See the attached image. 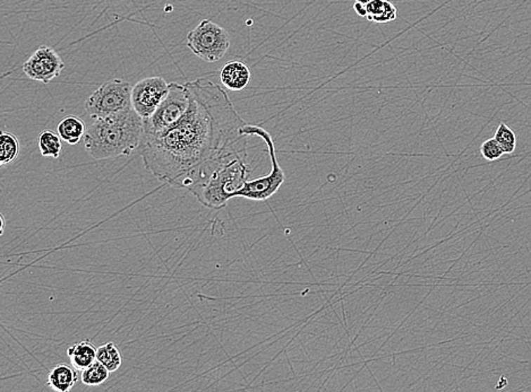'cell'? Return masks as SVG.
Wrapping results in <instances>:
<instances>
[{
  "mask_svg": "<svg viewBox=\"0 0 531 392\" xmlns=\"http://www.w3.org/2000/svg\"><path fill=\"white\" fill-rule=\"evenodd\" d=\"M247 137L228 146L207 160L187 182L185 190L207 208L220 210L249 181Z\"/></svg>",
  "mask_w": 531,
  "mask_h": 392,
  "instance_id": "2",
  "label": "cell"
},
{
  "mask_svg": "<svg viewBox=\"0 0 531 392\" xmlns=\"http://www.w3.org/2000/svg\"><path fill=\"white\" fill-rule=\"evenodd\" d=\"M62 140L60 136L53 130L42 131L39 136V149L41 151L42 156L58 158L62 153Z\"/></svg>",
  "mask_w": 531,
  "mask_h": 392,
  "instance_id": "16",
  "label": "cell"
},
{
  "mask_svg": "<svg viewBox=\"0 0 531 392\" xmlns=\"http://www.w3.org/2000/svg\"><path fill=\"white\" fill-rule=\"evenodd\" d=\"M190 92L187 84H169V92L155 114L144 119V136H155L171 128L190 108Z\"/></svg>",
  "mask_w": 531,
  "mask_h": 392,
  "instance_id": "5",
  "label": "cell"
},
{
  "mask_svg": "<svg viewBox=\"0 0 531 392\" xmlns=\"http://www.w3.org/2000/svg\"><path fill=\"white\" fill-rule=\"evenodd\" d=\"M169 92V84L160 76L140 79L131 88V107L143 119L155 114Z\"/></svg>",
  "mask_w": 531,
  "mask_h": 392,
  "instance_id": "8",
  "label": "cell"
},
{
  "mask_svg": "<svg viewBox=\"0 0 531 392\" xmlns=\"http://www.w3.org/2000/svg\"><path fill=\"white\" fill-rule=\"evenodd\" d=\"M77 370L72 364H57L48 374L47 386L53 391L68 392L79 381Z\"/></svg>",
  "mask_w": 531,
  "mask_h": 392,
  "instance_id": "11",
  "label": "cell"
},
{
  "mask_svg": "<svg viewBox=\"0 0 531 392\" xmlns=\"http://www.w3.org/2000/svg\"><path fill=\"white\" fill-rule=\"evenodd\" d=\"M20 154V142L18 137L3 131L0 135V164L5 165L13 162Z\"/></svg>",
  "mask_w": 531,
  "mask_h": 392,
  "instance_id": "18",
  "label": "cell"
},
{
  "mask_svg": "<svg viewBox=\"0 0 531 392\" xmlns=\"http://www.w3.org/2000/svg\"><path fill=\"white\" fill-rule=\"evenodd\" d=\"M251 69L242 61H230L222 67L220 81L228 90L238 92L247 88L251 81Z\"/></svg>",
  "mask_w": 531,
  "mask_h": 392,
  "instance_id": "10",
  "label": "cell"
},
{
  "mask_svg": "<svg viewBox=\"0 0 531 392\" xmlns=\"http://www.w3.org/2000/svg\"><path fill=\"white\" fill-rule=\"evenodd\" d=\"M367 18L373 23H390L397 20V7L388 0H372L366 5Z\"/></svg>",
  "mask_w": 531,
  "mask_h": 392,
  "instance_id": "14",
  "label": "cell"
},
{
  "mask_svg": "<svg viewBox=\"0 0 531 392\" xmlns=\"http://www.w3.org/2000/svg\"><path fill=\"white\" fill-rule=\"evenodd\" d=\"M353 9H355V12H356L359 16H362V18H366V16H367V11H366L365 4L357 3V1H355V4H353Z\"/></svg>",
  "mask_w": 531,
  "mask_h": 392,
  "instance_id": "21",
  "label": "cell"
},
{
  "mask_svg": "<svg viewBox=\"0 0 531 392\" xmlns=\"http://www.w3.org/2000/svg\"><path fill=\"white\" fill-rule=\"evenodd\" d=\"M97 360L101 362L111 373L118 371L123 362L118 346L111 342L98 347Z\"/></svg>",
  "mask_w": 531,
  "mask_h": 392,
  "instance_id": "15",
  "label": "cell"
},
{
  "mask_svg": "<svg viewBox=\"0 0 531 392\" xmlns=\"http://www.w3.org/2000/svg\"><path fill=\"white\" fill-rule=\"evenodd\" d=\"M494 138L499 142V146L502 147L504 154H512L516 146H517V138L512 129L509 128L508 126L501 122L499 128L497 129Z\"/></svg>",
  "mask_w": 531,
  "mask_h": 392,
  "instance_id": "19",
  "label": "cell"
},
{
  "mask_svg": "<svg viewBox=\"0 0 531 392\" xmlns=\"http://www.w3.org/2000/svg\"><path fill=\"white\" fill-rule=\"evenodd\" d=\"M187 47L206 62H216L230 48V36L223 27L212 20H203L187 34Z\"/></svg>",
  "mask_w": 531,
  "mask_h": 392,
  "instance_id": "7",
  "label": "cell"
},
{
  "mask_svg": "<svg viewBox=\"0 0 531 392\" xmlns=\"http://www.w3.org/2000/svg\"><path fill=\"white\" fill-rule=\"evenodd\" d=\"M64 61L53 48L41 46L23 65V72L29 79L48 84L59 77L64 70Z\"/></svg>",
  "mask_w": 531,
  "mask_h": 392,
  "instance_id": "9",
  "label": "cell"
},
{
  "mask_svg": "<svg viewBox=\"0 0 531 392\" xmlns=\"http://www.w3.org/2000/svg\"><path fill=\"white\" fill-rule=\"evenodd\" d=\"M81 379L82 384L88 386H98L105 384L110 377L109 371L105 365L99 360H96L94 363L91 364L86 369L83 370Z\"/></svg>",
  "mask_w": 531,
  "mask_h": 392,
  "instance_id": "17",
  "label": "cell"
},
{
  "mask_svg": "<svg viewBox=\"0 0 531 392\" xmlns=\"http://www.w3.org/2000/svg\"><path fill=\"white\" fill-rule=\"evenodd\" d=\"M144 136V119L131 108L94 119L84 136V147L94 160L129 156L138 151Z\"/></svg>",
  "mask_w": 531,
  "mask_h": 392,
  "instance_id": "3",
  "label": "cell"
},
{
  "mask_svg": "<svg viewBox=\"0 0 531 392\" xmlns=\"http://www.w3.org/2000/svg\"><path fill=\"white\" fill-rule=\"evenodd\" d=\"M480 153H482L485 160L487 161L499 160V157L504 154L502 147L499 146V142H497V140L494 137L483 142L482 147H480Z\"/></svg>",
  "mask_w": 531,
  "mask_h": 392,
  "instance_id": "20",
  "label": "cell"
},
{
  "mask_svg": "<svg viewBox=\"0 0 531 392\" xmlns=\"http://www.w3.org/2000/svg\"><path fill=\"white\" fill-rule=\"evenodd\" d=\"M0 217H1V232H0V233H1V234H3V233H4V229H5V218H4L3 215L0 216Z\"/></svg>",
  "mask_w": 531,
  "mask_h": 392,
  "instance_id": "22",
  "label": "cell"
},
{
  "mask_svg": "<svg viewBox=\"0 0 531 392\" xmlns=\"http://www.w3.org/2000/svg\"><path fill=\"white\" fill-rule=\"evenodd\" d=\"M86 130L88 129H86L85 122L79 119V116H66L60 120L57 127L60 138L70 145L79 144L82 138H84Z\"/></svg>",
  "mask_w": 531,
  "mask_h": 392,
  "instance_id": "13",
  "label": "cell"
},
{
  "mask_svg": "<svg viewBox=\"0 0 531 392\" xmlns=\"http://www.w3.org/2000/svg\"><path fill=\"white\" fill-rule=\"evenodd\" d=\"M355 1H357V3L360 4H365V5H367L369 1H372V0H355Z\"/></svg>",
  "mask_w": 531,
  "mask_h": 392,
  "instance_id": "23",
  "label": "cell"
},
{
  "mask_svg": "<svg viewBox=\"0 0 531 392\" xmlns=\"http://www.w3.org/2000/svg\"><path fill=\"white\" fill-rule=\"evenodd\" d=\"M97 351L98 349H96V346L91 343L90 340H83L74 344L67 349L70 364L77 371L82 372L83 370L97 360Z\"/></svg>",
  "mask_w": 531,
  "mask_h": 392,
  "instance_id": "12",
  "label": "cell"
},
{
  "mask_svg": "<svg viewBox=\"0 0 531 392\" xmlns=\"http://www.w3.org/2000/svg\"><path fill=\"white\" fill-rule=\"evenodd\" d=\"M242 133L247 136L260 137L266 142L271 161V172L262 177L254 180L246 181L245 184L235 194V197H242L253 201H266L279 191L281 186L286 181V175L277 162L275 142L269 131L258 126L249 125L242 129Z\"/></svg>",
  "mask_w": 531,
  "mask_h": 392,
  "instance_id": "4",
  "label": "cell"
},
{
  "mask_svg": "<svg viewBox=\"0 0 531 392\" xmlns=\"http://www.w3.org/2000/svg\"><path fill=\"white\" fill-rule=\"evenodd\" d=\"M131 86L123 79H110L100 85L85 102V110L93 119L119 114L131 107Z\"/></svg>",
  "mask_w": 531,
  "mask_h": 392,
  "instance_id": "6",
  "label": "cell"
},
{
  "mask_svg": "<svg viewBox=\"0 0 531 392\" xmlns=\"http://www.w3.org/2000/svg\"><path fill=\"white\" fill-rule=\"evenodd\" d=\"M190 104L171 128L143 137L138 154L159 181L185 189L207 160L242 140L246 122L237 114L223 88L206 79L187 83Z\"/></svg>",
  "mask_w": 531,
  "mask_h": 392,
  "instance_id": "1",
  "label": "cell"
}]
</instances>
